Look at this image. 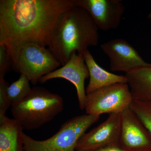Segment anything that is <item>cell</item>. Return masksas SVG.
I'll use <instances>...</instances> for the list:
<instances>
[{"mask_svg":"<svg viewBox=\"0 0 151 151\" xmlns=\"http://www.w3.org/2000/svg\"><path fill=\"white\" fill-rule=\"evenodd\" d=\"M75 0H1L0 45L10 56L27 43L49 46L63 14Z\"/></svg>","mask_w":151,"mask_h":151,"instance_id":"cell-1","label":"cell"},{"mask_svg":"<svg viewBox=\"0 0 151 151\" xmlns=\"http://www.w3.org/2000/svg\"><path fill=\"white\" fill-rule=\"evenodd\" d=\"M133 100L151 101V63L126 73Z\"/></svg>","mask_w":151,"mask_h":151,"instance_id":"cell-14","label":"cell"},{"mask_svg":"<svg viewBox=\"0 0 151 151\" xmlns=\"http://www.w3.org/2000/svg\"><path fill=\"white\" fill-rule=\"evenodd\" d=\"M75 6L86 10L103 30L119 27L125 10L121 0H75Z\"/></svg>","mask_w":151,"mask_h":151,"instance_id":"cell-11","label":"cell"},{"mask_svg":"<svg viewBox=\"0 0 151 151\" xmlns=\"http://www.w3.org/2000/svg\"><path fill=\"white\" fill-rule=\"evenodd\" d=\"M101 48L109 58L111 71L127 73L148 64L134 47L123 39L108 41L102 44Z\"/></svg>","mask_w":151,"mask_h":151,"instance_id":"cell-9","label":"cell"},{"mask_svg":"<svg viewBox=\"0 0 151 151\" xmlns=\"http://www.w3.org/2000/svg\"><path fill=\"white\" fill-rule=\"evenodd\" d=\"M14 119L23 129H35L50 122L63 109L58 94L41 87H34L27 97L11 106Z\"/></svg>","mask_w":151,"mask_h":151,"instance_id":"cell-3","label":"cell"},{"mask_svg":"<svg viewBox=\"0 0 151 151\" xmlns=\"http://www.w3.org/2000/svg\"><path fill=\"white\" fill-rule=\"evenodd\" d=\"M120 114L119 147L126 151H146L150 150V134L129 108Z\"/></svg>","mask_w":151,"mask_h":151,"instance_id":"cell-8","label":"cell"},{"mask_svg":"<svg viewBox=\"0 0 151 151\" xmlns=\"http://www.w3.org/2000/svg\"><path fill=\"white\" fill-rule=\"evenodd\" d=\"M89 76L83 53L73 52L65 65L44 76L39 82L43 84L49 80L57 78H63L70 81L75 86L78 105L80 109L83 110L85 108L86 95L84 82Z\"/></svg>","mask_w":151,"mask_h":151,"instance_id":"cell-7","label":"cell"},{"mask_svg":"<svg viewBox=\"0 0 151 151\" xmlns=\"http://www.w3.org/2000/svg\"><path fill=\"white\" fill-rule=\"evenodd\" d=\"M98 28L85 9L75 6L63 14L58 23L49 50L61 65L73 52L84 53L99 42Z\"/></svg>","mask_w":151,"mask_h":151,"instance_id":"cell-2","label":"cell"},{"mask_svg":"<svg viewBox=\"0 0 151 151\" xmlns=\"http://www.w3.org/2000/svg\"><path fill=\"white\" fill-rule=\"evenodd\" d=\"M89 151H126L119 146H110Z\"/></svg>","mask_w":151,"mask_h":151,"instance_id":"cell-19","label":"cell"},{"mask_svg":"<svg viewBox=\"0 0 151 151\" xmlns=\"http://www.w3.org/2000/svg\"><path fill=\"white\" fill-rule=\"evenodd\" d=\"M83 55L89 76V84L86 89V94L117 83L128 84L125 76L111 73L98 65L88 50Z\"/></svg>","mask_w":151,"mask_h":151,"instance_id":"cell-12","label":"cell"},{"mask_svg":"<svg viewBox=\"0 0 151 151\" xmlns=\"http://www.w3.org/2000/svg\"><path fill=\"white\" fill-rule=\"evenodd\" d=\"M133 100L128 84L117 83L86 94L84 109L86 114L95 116L121 113Z\"/></svg>","mask_w":151,"mask_h":151,"instance_id":"cell-6","label":"cell"},{"mask_svg":"<svg viewBox=\"0 0 151 151\" xmlns=\"http://www.w3.org/2000/svg\"><path fill=\"white\" fill-rule=\"evenodd\" d=\"M29 78L24 74H20L16 81L7 87L6 92L11 106L18 103L27 97L31 92Z\"/></svg>","mask_w":151,"mask_h":151,"instance_id":"cell-15","label":"cell"},{"mask_svg":"<svg viewBox=\"0 0 151 151\" xmlns=\"http://www.w3.org/2000/svg\"><path fill=\"white\" fill-rule=\"evenodd\" d=\"M12 60L10 56L4 45H0V78H4L10 67Z\"/></svg>","mask_w":151,"mask_h":151,"instance_id":"cell-18","label":"cell"},{"mask_svg":"<svg viewBox=\"0 0 151 151\" xmlns=\"http://www.w3.org/2000/svg\"><path fill=\"white\" fill-rule=\"evenodd\" d=\"M148 18L149 19H151V11L149 13L148 15Z\"/></svg>","mask_w":151,"mask_h":151,"instance_id":"cell-20","label":"cell"},{"mask_svg":"<svg viewBox=\"0 0 151 151\" xmlns=\"http://www.w3.org/2000/svg\"><path fill=\"white\" fill-rule=\"evenodd\" d=\"M10 57L12 68L26 76L34 84L61 65L49 50L37 43L24 44L17 48Z\"/></svg>","mask_w":151,"mask_h":151,"instance_id":"cell-5","label":"cell"},{"mask_svg":"<svg viewBox=\"0 0 151 151\" xmlns=\"http://www.w3.org/2000/svg\"><path fill=\"white\" fill-rule=\"evenodd\" d=\"M129 108L151 136V101L133 100Z\"/></svg>","mask_w":151,"mask_h":151,"instance_id":"cell-16","label":"cell"},{"mask_svg":"<svg viewBox=\"0 0 151 151\" xmlns=\"http://www.w3.org/2000/svg\"><path fill=\"white\" fill-rule=\"evenodd\" d=\"M146 151H151V149H150V150H148Z\"/></svg>","mask_w":151,"mask_h":151,"instance_id":"cell-21","label":"cell"},{"mask_svg":"<svg viewBox=\"0 0 151 151\" xmlns=\"http://www.w3.org/2000/svg\"><path fill=\"white\" fill-rule=\"evenodd\" d=\"M23 130L15 119L0 117V151H25Z\"/></svg>","mask_w":151,"mask_h":151,"instance_id":"cell-13","label":"cell"},{"mask_svg":"<svg viewBox=\"0 0 151 151\" xmlns=\"http://www.w3.org/2000/svg\"><path fill=\"white\" fill-rule=\"evenodd\" d=\"M9 84L4 78H0V117L6 116L7 110L11 106L7 95Z\"/></svg>","mask_w":151,"mask_h":151,"instance_id":"cell-17","label":"cell"},{"mask_svg":"<svg viewBox=\"0 0 151 151\" xmlns=\"http://www.w3.org/2000/svg\"><path fill=\"white\" fill-rule=\"evenodd\" d=\"M100 118L86 114L75 116L63 124L56 134L44 140H36L24 133V151H76L80 138Z\"/></svg>","mask_w":151,"mask_h":151,"instance_id":"cell-4","label":"cell"},{"mask_svg":"<svg viewBox=\"0 0 151 151\" xmlns=\"http://www.w3.org/2000/svg\"><path fill=\"white\" fill-rule=\"evenodd\" d=\"M120 128V113L109 114L105 121L82 136L76 150L89 151L108 146H119Z\"/></svg>","mask_w":151,"mask_h":151,"instance_id":"cell-10","label":"cell"}]
</instances>
